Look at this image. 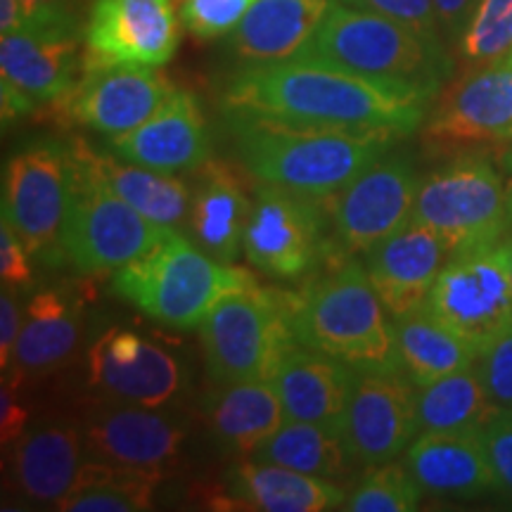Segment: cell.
<instances>
[{
    "label": "cell",
    "instance_id": "1",
    "mask_svg": "<svg viewBox=\"0 0 512 512\" xmlns=\"http://www.w3.org/2000/svg\"><path fill=\"white\" fill-rule=\"evenodd\" d=\"M434 98L344 69L283 60L247 64L223 88V112L306 121V124L389 128L401 138L425 124Z\"/></svg>",
    "mask_w": 512,
    "mask_h": 512
},
{
    "label": "cell",
    "instance_id": "2",
    "mask_svg": "<svg viewBox=\"0 0 512 512\" xmlns=\"http://www.w3.org/2000/svg\"><path fill=\"white\" fill-rule=\"evenodd\" d=\"M226 119L249 176L316 200H328L401 140L389 128L306 124L242 112H226Z\"/></svg>",
    "mask_w": 512,
    "mask_h": 512
},
{
    "label": "cell",
    "instance_id": "3",
    "mask_svg": "<svg viewBox=\"0 0 512 512\" xmlns=\"http://www.w3.org/2000/svg\"><path fill=\"white\" fill-rule=\"evenodd\" d=\"M290 60L413 88L437 100L453 76L446 41L430 38L392 17L332 0L316 34Z\"/></svg>",
    "mask_w": 512,
    "mask_h": 512
},
{
    "label": "cell",
    "instance_id": "4",
    "mask_svg": "<svg viewBox=\"0 0 512 512\" xmlns=\"http://www.w3.org/2000/svg\"><path fill=\"white\" fill-rule=\"evenodd\" d=\"M297 344L356 370H401L394 325L366 266L347 261L290 294Z\"/></svg>",
    "mask_w": 512,
    "mask_h": 512
},
{
    "label": "cell",
    "instance_id": "5",
    "mask_svg": "<svg viewBox=\"0 0 512 512\" xmlns=\"http://www.w3.org/2000/svg\"><path fill=\"white\" fill-rule=\"evenodd\" d=\"M252 278L245 268L223 264L171 230L152 252L114 273L112 290L166 328L192 330L223 294Z\"/></svg>",
    "mask_w": 512,
    "mask_h": 512
},
{
    "label": "cell",
    "instance_id": "6",
    "mask_svg": "<svg viewBox=\"0 0 512 512\" xmlns=\"http://www.w3.org/2000/svg\"><path fill=\"white\" fill-rule=\"evenodd\" d=\"M207 375L216 387L271 380L292 344L290 292L261 287L252 278L211 306L200 325Z\"/></svg>",
    "mask_w": 512,
    "mask_h": 512
},
{
    "label": "cell",
    "instance_id": "7",
    "mask_svg": "<svg viewBox=\"0 0 512 512\" xmlns=\"http://www.w3.org/2000/svg\"><path fill=\"white\" fill-rule=\"evenodd\" d=\"M86 24L69 22L36 24L3 34L0 38V98L3 121L29 117L38 110L60 112L79 86L86 50L81 38Z\"/></svg>",
    "mask_w": 512,
    "mask_h": 512
},
{
    "label": "cell",
    "instance_id": "8",
    "mask_svg": "<svg viewBox=\"0 0 512 512\" xmlns=\"http://www.w3.org/2000/svg\"><path fill=\"white\" fill-rule=\"evenodd\" d=\"M411 221L439 233L453 252L501 240L510 228L508 185L489 159L463 155L420 183Z\"/></svg>",
    "mask_w": 512,
    "mask_h": 512
},
{
    "label": "cell",
    "instance_id": "9",
    "mask_svg": "<svg viewBox=\"0 0 512 512\" xmlns=\"http://www.w3.org/2000/svg\"><path fill=\"white\" fill-rule=\"evenodd\" d=\"M72 150L43 138L12 152L3 166V214L38 259L62 256L60 240L74 202Z\"/></svg>",
    "mask_w": 512,
    "mask_h": 512
},
{
    "label": "cell",
    "instance_id": "10",
    "mask_svg": "<svg viewBox=\"0 0 512 512\" xmlns=\"http://www.w3.org/2000/svg\"><path fill=\"white\" fill-rule=\"evenodd\" d=\"M242 254L256 271L280 280H297L316 271L335 249L328 235V202L275 185L256 188Z\"/></svg>",
    "mask_w": 512,
    "mask_h": 512
},
{
    "label": "cell",
    "instance_id": "11",
    "mask_svg": "<svg viewBox=\"0 0 512 512\" xmlns=\"http://www.w3.org/2000/svg\"><path fill=\"white\" fill-rule=\"evenodd\" d=\"M171 230L174 228L150 221L114 192L76 171L74 202L62 230L60 252L76 271L114 275L152 252L169 238Z\"/></svg>",
    "mask_w": 512,
    "mask_h": 512
},
{
    "label": "cell",
    "instance_id": "12",
    "mask_svg": "<svg viewBox=\"0 0 512 512\" xmlns=\"http://www.w3.org/2000/svg\"><path fill=\"white\" fill-rule=\"evenodd\" d=\"M430 309L477 351L512 323L510 238L451 254L434 283Z\"/></svg>",
    "mask_w": 512,
    "mask_h": 512
},
{
    "label": "cell",
    "instance_id": "13",
    "mask_svg": "<svg viewBox=\"0 0 512 512\" xmlns=\"http://www.w3.org/2000/svg\"><path fill=\"white\" fill-rule=\"evenodd\" d=\"M420 176L406 155H384L349 185L328 197L335 249L368 252L411 221Z\"/></svg>",
    "mask_w": 512,
    "mask_h": 512
},
{
    "label": "cell",
    "instance_id": "14",
    "mask_svg": "<svg viewBox=\"0 0 512 512\" xmlns=\"http://www.w3.org/2000/svg\"><path fill=\"white\" fill-rule=\"evenodd\" d=\"M418 432V389L411 377L403 370H358L342 425L354 463H392Z\"/></svg>",
    "mask_w": 512,
    "mask_h": 512
},
{
    "label": "cell",
    "instance_id": "15",
    "mask_svg": "<svg viewBox=\"0 0 512 512\" xmlns=\"http://www.w3.org/2000/svg\"><path fill=\"white\" fill-rule=\"evenodd\" d=\"M174 91L159 67L98 62L86 55L79 86L57 117L114 138L150 119Z\"/></svg>",
    "mask_w": 512,
    "mask_h": 512
},
{
    "label": "cell",
    "instance_id": "16",
    "mask_svg": "<svg viewBox=\"0 0 512 512\" xmlns=\"http://www.w3.org/2000/svg\"><path fill=\"white\" fill-rule=\"evenodd\" d=\"M88 458L166 475L181 456L188 422L166 408L105 401L81 422Z\"/></svg>",
    "mask_w": 512,
    "mask_h": 512
},
{
    "label": "cell",
    "instance_id": "17",
    "mask_svg": "<svg viewBox=\"0 0 512 512\" xmlns=\"http://www.w3.org/2000/svg\"><path fill=\"white\" fill-rule=\"evenodd\" d=\"M178 41L174 0H93L83 31L91 60L140 67H164Z\"/></svg>",
    "mask_w": 512,
    "mask_h": 512
},
{
    "label": "cell",
    "instance_id": "18",
    "mask_svg": "<svg viewBox=\"0 0 512 512\" xmlns=\"http://www.w3.org/2000/svg\"><path fill=\"white\" fill-rule=\"evenodd\" d=\"M512 126V57L463 72L446 86L422 124L427 145L453 150L501 140Z\"/></svg>",
    "mask_w": 512,
    "mask_h": 512
},
{
    "label": "cell",
    "instance_id": "19",
    "mask_svg": "<svg viewBox=\"0 0 512 512\" xmlns=\"http://www.w3.org/2000/svg\"><path fill=\"white\" fill-rule=\"evenodd\" d=\"M363 254V266L377 297L382 299L389 316L399 318L427 306L432 287L453 249L432 228L408 221Z\"/></svg>",
    "mask_w": 512,
    "mask_h": 512
},
{
    "label": "cell",
    "instance_id": "20",
    "mask_svg": "<svg viewBox=\"0 0 512 512\" xmlns=\"http://www.w3.org/2000/svg\"><path fill=\"white\" fill-rule=\"evenodd\" d=\"M107 147L121 159L164 174L197 171L211 159L209 124L200 100L183 88H176L164 105L133 131L107 140Z\"/></svg>",
    "mask_w": 512,
    "mask_h": 512
},
{
    "label": "cell",
    "instance_id": "21",
    "mask_svg": "<svg viewBox=\"0 0 512 512\" xmlns=\"http://www.w3.org/2000/svg\"><path fill=\"white\" fill-rule=\"evenodd\" d=\"M406 467L425 494L434 498H482L496 489L482 427L420 432L408 446Z\"/></svg>",
    "mask_w": 512,
    "mask_h": 512
},
{
    "label": "cell",
    "instance_id": "22",
    "mask_svg": "<svg viewBox=\"0 0 512 512\" xmlns=\"http://www.w3.org/2000/svg\"><path fill=\"white\" fill-rule=\"evenodd\" d=\"M86 460L81 425L41 420L12 444V482L27 501L55 508L76 486Z\"/></svg>",
    "mask_w": 512,
    "mask_h": 512
},
{
    "label": "cell",
    "instance_id": "23",
    "mask_svg": "<svg viewBox=\"0 0 512 512\" xmlns=\"http://www.w3.org/2000/svg\"><path fill=\"white\" fill-rule=\"evenodd\" d=\"M358 370L302 344H292L271 377L285 420L325 425L342 434Z\"/></svg>",
    "mask_w": 512,
    "mask_h": 512
},
{
    "label": "cell",
    "instance_id": "24",
    "mask_svg": "<svg viewBox=\"0 0 512 512\" xmlns=\"http://www.w3.org/2000/svg\"><path fill=\"white\" fill-rule=\"evenodd\" d=\"M76 171L88 181L102 185L150 221L174 228L190 214L192 192L176 174L147 169L119 155L95 150L83 138L69 143Z\"/></svg>",
    "mask_w": 512,
    "mask_h": 512
},
{
    "label": "cell",
    "instance_id": "25",
    "mask_svg": "<svg viewBox=\"0 0 512 512\" xmlns=\"http://www.w3.org/2000/svg\"><path fill=\"white\" fill-rule=\"evenodd\" d=\"M228 501L242 510L325 512L342 510L344 489L330 479L304 475L290 467L247 458L226 477Z\"/></svg>",
    "mask_w": 512,
    "mask_h": 512
},
{
    "label": "cell",
    "instance_id": "26",
    "mask_svg": "<svg viewBox=\"0 0 512 512\" xmlns=\"http://www.w3.org/2000/svg\"><path fill=\"white\" fill-rule=\"evenodd\" d=\"M332 0H256L228 34V50L247 64L290 60L316 34Z\"/></svg>",
    "mask_w": 512,
    "mask_h": 512
},
{
    "label": "cell",
    "instance_id": "27",
    "mask_svg": "<svg viewBox=\"0 0 512 512\" xmlns=\"http://www.w3.org/2000/svg\"><path fill=\"white\" fill-rule=\"evenodd\" d=\"M197 174L190 200V228L204 252L233 264L242 252V238L252 216V200L228 164L209 159Z\"/></svg>",
    "mask_w": 512,
    "mask_h": 512
},
{
    "label": "cell",
    "instance_id": "28",
    "mask_svg": "<svg viewBox=\"0 0 512 512\" xmlns=\"http://www.w3.org/2000/svg\"><path fill=\"white\" fill-rule=\"evenodd\" d=\"M88 384L105 401L164 408L185 392V370L164 347L145 339L138 356L128 361L88 351Z\"/></svg>",
    "mask_w": 512,
    "mask_h": 512
},
{
    "label": "cell",
    "instance_id": "29",
    "mask_svg": "<svg viewBox=\"0 0 512 512\" xmlns=\"http://www.w3.org/2000/svg\"><path fill=\"white\" fill-rule=\"evenodd\" d=\"M204 411L223 451L247 458L285 422L283 401L271 380L221 384Z\"/></svg>",
    "mask_w": 512,
    "mask_h": 512
},
{
    "label": "cell",
    "instance_id": "30",
    "mask_svg": "<svg viewBox=\"0 0 512 512\" xmlns=\"http://www.w3.org/2000/svg\"><path fill=\"white\" fill-rule=\"evenodd\" d=\"M81 325V304L72 294L55 287L38 290L24 309L10 368L24 375H41L64 366L79 347Z\"/></svg>",
    "mask_w": 512,
    "mask_h": 512
},
{
    "label": "cell",
    "instance_id": "31",
    "mask_svg": "<svg viewBox=\"0 0 512 512\" xmlns=\"http://www.w3.org/2000/svg\"><path fill=\"white\" fill-rule=\"evenodd\" d=\"M394 335L401 370L415 387H425L477 363L479 351L427 306L394 318Z\"/></svg>",
    "mask_w": 512,
    "mask_h": 512
},
{
    "label": "cell",
    "instance_id": "32",
    "mask_svg": "<svg viewBox=\"0 0 512 512\" xmlns=\"http://www.w3.org/2000/svg\"><path fill=\"white\" fill-rule=\"evenodd\" d=\"M249 458L290 467L330 482L347 477L354 463L342 434L304 420H285L280 430L273 432Z\"/></svg>",
    "mask_w": 512,
    "mask_h": 512
},
{
    "label": "cell",
    "instance_id": "33",
    "mask_svg": "<svg viewBox=\"0 0 512 512\" xmlns=\"http://www.w3.org/2000/svg\"><path fill=\"white\" fill-rule=\"evenodd\" d=\"M166 475L140 472L88 458L76 486L55 505L62 512H140L155 508V491Z\"/></svg>",
    "mask_w": 512,
    "mask_h": 512
},
{
    "label": "cell",
    "instance_id": "34",
    "mask_svg": "<svg viewBox=\"0 0 512 512\" xmlns=\"http://www.w3.org/2000/svg\"><path fill=\"white\" fill-rule=\"evenodd\" d=\"M501 411L486 392L477 366L418 387V430L451 432L484 427Z\"/></svg>",
    "mask_w": 512,
    "mask_h": 512
},
{
    "label": "cell",
    "instance_id": "35",
    "mask_svg": "<svg viewBox=\"0 0 512 512\" xmlns=\"http://www.w3.org/2000/svg\"><path fill=\"white\" fill-rule=\"evenodd\" d=\"M463 72L491 67L512 57V0H479L456 41Z\"/></svg>",
    "mask_w": 512,
    "mask_h": 512
},
{
    "label": "cell",
    "instance_id": "36",
    "mask_svg": "<svg viewBox=\"0 0 512 512\" xmlns=\"http://www.w3.org/2000/svg\"><path fill=\"white\" fill-rule=\"evenodd\" d=\"M425 491L408 467L382 463L368 467L342 510L351 512H413Z\"/></svg>",
    "mask_w": 512,
    "mask_h": 512
},
{
    "label": "cell",
    "instance_id": "37",
    "mask_svg": "<svg viewBox=\"0 0 512 512\" xmlns=\"http://www.w3.org/2000/svg\"><path fill=\"white\" fill-rule=\"evenodd\" d=\"M254 3L256 0H183L181 22L195 38L211 41L228 36Z\"/></svg>",
    "mask_w": 512,
    "mask_h": 512
},
{
    "label": "cell",
    "instance_id": "38",
    "mask_svg": "<svg viewBox=\"0 0 512 512\" xmlns=\"http://www.w3.org/2000/svg\"><path fill=\"white\" fill-rule=\"evenodd\" d=\"M475 366L491 401L512 411V323L479 349Z\"/></svg>",
    "mask_w": 512,
    "mask_h": 512
},
{
    "label": "cell",
    "instance_id": "39",
    "mask_svg": "<svg viewBox=\"0 0 512 512\" xmlns=\"http://www.w3.org/2000/svg\"><path fill=\"white\" fill-rule=\"evenodd\" d=\"M337 3L392 17L396 22L408 24L411 29L420 31V34L444 41L439 29L437 10H434V0H337Z\"/></svg>",
    "mask_w": 512,
    "mask_h": 512
},
{
    "label": "cell",
    "instance_id": "40",
    "mask_svg": "<svg viewBox=\"0 0 512 512\" xmlns=\"http://www.w3.org/2000/svg\"><path fill=\"white\" fill-rule=\"evenodd\" d=\"M491 472L496 479V491L512 501V411L501 408L482 427Z\"/></svg>",
    "mask_w": 512,
    "mask_h": 512
},
{
    "label": "cell",
    "instance_id": "41",
    "mask_svg": "<svg viewBox=\"0 0 512 512\" xmlns=\"http://www.w3.org/2000/svg\"><path fill=\"white\" fill-rule=\"evenodd\" d=\"M29 247L17 233L12 221L0 214V275L5 287H27L31 283Z\"/></svg>",
    "mask_w": 512,
    "mask_h": 512
},
{
    "label": "cell",
    "instance_id": "42",
    "mask_svg": "<svg viewBox=\"0 0 512 512\" xmlns=\"http://www.w3.org/2000/svg\"><path fill=\"white\" fill-rule=\"evenodd\" d=\"M24 373L10 368L8 375H3V384H0V441L8 448L27 432L29 425V408L27 403L19 399V387H22Z\"/></svg>",
    "mask_w": 512,
    "mask_h": 512
},
{
    "label": "cell",
    "instance_id": "43",
    "mask_svg": "<svg viewBox=\"0 0 512 512\" xmlns=\"http://www.w3.org/2000/svg\"><path fill=\"white\" fill-rule=\"evenodd\" d=\"M19 332H22V313H19L17 294L3 287V294H0V368L3 373L12 366Z\"/></svg>",
    "mask_w": 512,
    "mask_h": 512
},
{
    "label": "cell",
    "instance_id": "44",
    "mask_svg": "<svg viewBox=\"0 0 512 512\" xmlns=\"http://www.w3.org/2000/svg\"><path fill=\"white\" fill-rule=\"evenodd\" d=\"M477 5H479V0H434L439 29H441V36H444L446 43L456 46V41L465 31L472 12L477 10Z\"/></svg>",
    "mask_w": 512,
    "mask_h": 512
},
{
    "label": "cell",
    "instance_id": "45",
    "mask_svg": "<svg viewBox=\"0 0 512 512\" xmlns=\"http://www.w3.org/2000/svg\"><path fill=\"white\" fill-rule=\"evenodd\" d=\"M31 5H46V8H69L74 10L76 0H27Z\"/></svg>",
    "mask_w": 512,
    "mask_h": 512
},
{
    "label": "cell",
    "instance_id": "46",
    "mask_svg": "<svg viewBox=\"0 0 512 512\" xmlns=\"http://www.w3.org/2000/svg\"><path fill=\"white\" fill-rule=\"evenodd\" d=\"M508 211H510V226H512V178L508 183Z\"/></svg>",
    "mask_w": 512,
    "mask_h": 512
},
{
    "label": "cell",
    "instance_id": "47",
    "mask_svg": "<svg viewBox=\"0 0 512 512\" xmlns=\"http://www.w3.org/2000/svg\"><path fill=\"white\" fill-rule=\"evenodd\" d=\"M510 278H512V238H510Z\"/></svg>",
    "mask_w": 512,
    "mask_h": 512
},
{
    "label": "cell",
    "instance_id": "48",
    "mask_svg": "<svg viewBox=\"0 0 512 512\" xmlns=\"http://www.w3.org/2000/svg\"><path fill=\"white\" fill-rule=\"evenodd\" d=\"M501 140H512V126H510V131H508V133H505V136H503Z\"/></svg>",
    "mask_w": 512,
    "mask_h": 512
}]
</instances>
